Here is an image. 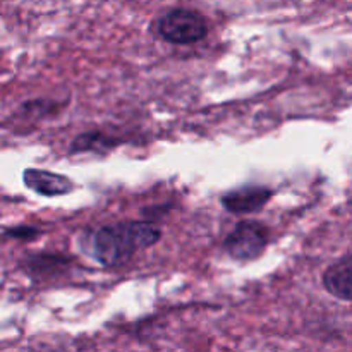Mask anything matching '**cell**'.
Returning <instances> with one entry per match:
<instances>
[{
    "mask_svg": "<svg viewBox=\"0 0 352 352\" xmlns=\"http://www.w3.org/2000/svg\"><path fill=\"white\" fill-rule=\"evenodd\" d=\"M23 182L30 191L45 198L65 196L74 191V182L71 179L43 168H26L23 172Z\"/></svg>",
    "mask_w": 352,
    "mask_h": 352,
    "instance_id": "cell-5",
    "label": "cell"
},
{
    "mask_svg": "<svg viewBox=\"0 0 352 352\" xmlns=\"http://www.w3.org/2000/svg\"><path fill=\"white\" fill-rule=\"evenodd\" d=\"M270 241L267 226L258 220H241L223 241V250L236 261L258 260Z\"/></svg>",
    "mask_w": 352,
    "mask_h": 352,
    "instance_id": "cell-3",
    "label": "cell"
},
{
    "mask_svg": "<svg viewBox=\"0 0 352 352\" xmlns=\"http://www.w3.org/2000/svg\"><path fill=\"white\" fill-rule=\"evenodd\" d=\"M325 291L340 301L352 302V254L333 261L322 275Z\"/></svg>",
    "mask_w": 352,
    "mask_h": 352,
    "instance_id": "cell-6",
    "label": "cell"
},
{
    "mask_svg": "<svg viewBox=\"0 0 352 352\" xmlns=\"http://www.w3.org/2000/svg\"><path fill=\"white\" fill-rule=\"evenodd\" d=\"M158 34L174 45H192L208 34V21L198 10L179 9L168 10L158 21Z\"/></svg>",
    "mask_w": 352,
    "mask_h": 352,
    "instance_id": "cell-2",
    "label": "cell"
},
{
    "mask_svg": "<svg viewBox=\"0 0 352 352\" xmlns=\"http://www.w3.org/2000/svg\"><path fill=\"white\" fill-rule=\"evenodd\" d=\"M162 232L146 220H127L100 227L91 237L93 258L105 268H116L126 263L134 253L155 246Z\"/></svg>",
    "mask_w": 352,
    "mask_h": 352,
    "instance_id": "cell-1",
    "label": "cell"
},
{
    "mask_svg": "<svg viewBox=\"0 0 352 352\" xmlns=\"http://www.w3.org/2000/svg\"><path fill=\"white\" fill-rule=\"evenodd\" d=\"M274 191L265 186H244V188L234 189L226 192L220 198L223 208L232 215H250L265 208Z\"/></svg>",
    "mask_w": 352,
    "mask_h": 352,
    "instance_id": "cell-4",
    "label": "cell"
},
{
    "mask_svg": "<svg viewBox=\"0 0 352 352\" xmlns=\"http://www.w3.org/2000/svg\"><path fill=\"white\" fill-rule=\"evenodd\" d=\"M62 103H57L55 100H31V102L23 103L19 109L21 113H28L31 117H43L50 116L55 110H58Z\"/></svg>",
    "mask_w": 352,
    "mask_h": 352,
    "instance_id": "cell-8",
    "label": "cell"
},
{
    "mask_svg": "<svg viewBox=\"0 0 352 352\" xmlns=\"http://www.w3.org/2000/svg\"><path fill=\"white\" fill-rule=\"evenodd\" d=\"M38 236H41V230L33 226H19V227H10V229L3 230V237L6 239H16V241H33Z\"/></svg>",
    "mask_w": 352,
    "mask_h": 352,
    "instance_id": "cell-9",
    "label": "cell"
},
{
    "mask_svg": "<svg viewBox=\"0 0 352 352\" xmlns=\"http://www.w3.org/2000/svg\"><path fill=\"white\" fill-rule=\"evenodd\" d=\"M117 144H119V141L112 140L110 136H105L98 131H88V133H82L74 138L69 153L76 155L86 153V151H107L109 148L117 146Z\"/></svg>",
    "mask_w": 352,
    "mask_h": 352,
    "instance_id": "cell-7",
    "label": "cell"
}]
</instances>
